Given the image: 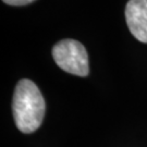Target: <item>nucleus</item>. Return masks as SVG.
Wrapping results in <instances>:
<instances>
[{
    "instance_id": "1",
    "label": "nucleus",
    "mask_w": 147,
    "mask_h": 147,
    "mask_svg": "<svg viewBox=\"0 0 147 147\" xmlns=\"http://www.w3.org/2000/svg\"><path fill=\"white\" fill-rule=\"evenodd\" d=\"M12 110L16 127L22 133H33L40 126L46 104L40 90L31 80L18 82L14 89Z\"/></svg>"
},
{
    "instance_id": "2",
    "label": "nucleus",
    "mask_w": 147,
    "mask_h": 147,
    "mask_svg": "<svg viewBox=\"0 0 147 147\" xmlns=\"http://www.w3.org/2000/svg\"><path fill=\"white\" fill-rule=\"evenodd\" d=\"M53 58L60 69L78 76L89 73L88 55L85 47L78 40L62 39L53 48Z\"/></svg>"
},
{
    "instance_id": "3",
    "label": "nucleus",
    "mask_w": 147,
    "mask_h": 147,
    "mask_svg": "<svg viewBox=\"0 0 147 147\" xmlns=\"http://www.w3.org/2000/svg\"><path fill=\"white\" fill-rule=\"evenodd\" d=\"M125 20L132 35L147 44V0H130L125 7Z\"/></svg>"
},
{
    "instance_id": "4",
    "label": "nucleus",
    "mask_w": 147,
    "mask_h": 147,
    "mask_svg": "<svg viewBox=\"0 0 147 147\" xmlns=\"http://www.w3.org/2000/svg\"><path fill=\"white\" fill-rule=\"evenodd\" d=\"M5 3L9 5H16V7H20V5H26L31 3L35 0H2Z\"/></svg>"
}]
</instances>
